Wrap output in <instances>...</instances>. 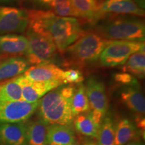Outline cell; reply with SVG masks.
Returning <instances> with one entry per match:
<instances>
[{
    "label": "cell",
    "mask_w": 145,
    "mask_h": 145,
    "mask_svg": "<svg viewBox=\"0 0 145 145\" xmlns=\"http://www.w3.org/2000/svg\"><path fill=\"white\" fill-rule=\"evenodd\" d=\"M74 84L59 86L43 96L39 101L40 120L47 126H70L75 118L72 111L71 99L75 90Z\"/></svg>",
    "instance_id": "cell-1"
},
{
    "label": "cell",
    "mask_w": 145,
    "mask_h": 145,
    "mask_svg": "<svg viewBox=\"0 0 145 145\" xmlns=\"http://www.w3.org/2000/svg\"><path fill=\"white\" fill-rule=\"evenodd\" d=\"M43 26L50 34L56 48L61 53H63L85 34L77 18L60 17L52 11L47 12Z\"/></svg>",
    "instance_id": "cell-2"
},
{
    "label": "cell",
    "mask_w": 145,
    "mask_h": 145,
    "mask_svg": "<svg viewBox=\"0 0 145 145\" xmlns=\"http://www.w3.org/2000/svg\"><path fill=\"white\" fill-rule=\"evenodd\" d=\"M97 31L109 40L144 42V22L138 18L118 17L108 20L97 26Z\"/></svg>",
    "instance_id": "cell-3"
},
{
    "label": "cell",
    "mask_w": 145,
    "mask_h": 145,
    "mask_svg": "<svg viewBox=\"0 0 145 145\" xmlns=\"http://www.w3.org/2000/svg\"><path fill=\"white\" fill-rule=\"evenodd\" d=\"M109 42L97 33H85L63 54L70 63L83 66L96 62Z\"/></svg>",
    "instance_id": "cell-4"
},
{
    "label": "cell",
    "mask_w": 145,
    "mask_h": 145,
    "mask_svg": "<svg viewBox=\"0 0 145 145\" xmlns=\"http://www.w3.org/2000/svg\"><path fill=\"white\" fill-rule=\"evenodd\" d=\"M28 47L25 54L30 65L51 63L57 54V48L47 30L27 28Z\"/></svg>",
    "instance_id": "cell-5"
},
{
    "label": "cell",
    "mask_w": 145,
    "mask_h": 145,
    "mask_svg": "<svg viewBox=\"0 0 145 145\" xmlns=\"http://www.w3.org/2000/svg\"><path fill=\"white\" fill-rule=\"evenodd\" d=\"M144 48V42L110 40L101 52V64L107 67L124 65L130 55Z\"/></svg>",
    "instance_id": "cell-6"
},
{
    "label": "cell",
    "mask_w": 145,
    "mask_h": 145,
    "mask_svg": "<svg viewBox=\"0 0 145 145\" xmlns=\"http://www.w3.org/2000/svg\"><path fill=\"white\" fill-rule=\"evenodd\" d=\"M39 101L30 103L23 99L0 102V122H24L37 110Z\"/></svg>",
    "instance_id": "cell-7"
},
{
    "label": "cell",
    "mask_w": 145,
    "mask_h": 145,
    "mask_svg": "<svg viewBox=\"0 0 145 145\" xmlns=\"http://www.w3.org/2000/svg\"><path fill=\"white\" fill-rule=\"evenodd\" d=\"M28 24L26 10L0 7V35L21 33L26 30Z\"/></svg>",
    "instance_id": "cell-8"
},
{
    "label": "cell",
    "mask_w": 145,
    "mask_h": 145,
    "mask_svg": "<svg viewBox=\"0 0 145 145\" xmlns=\"http://www.w3.org/2000/svg\"><path fill=\"white\" fill-rule=\"evenodd\" d=\"M21 88L22 99L30 103L39 101L50 91L63 86L58 81H40L30 80L23 75L18 76Z\"/></svg>",
    "instance_id": "cell-9"
},
{
    "label": "cell",
    "mask_w": 145,
    "mask_h": 145,
    "mask_svg": "<svg viewBox=\"0 0 145 145\" xmlns=\"http://www.w3.org/2000/svg\"><path fill=\"white\" fill-rule=\"evenodd\" d=\"M85 88L91 110L106 116L109 104L104 83L97 78L91 77L87 81Z\"/></svg>",
    "instance_id": "cell-10"
},
{
    "label": "cell",
    "mask_w": 145,
    "mask_h": 145,
    "mask_svg": "<svg viewBox=\"0 0 145 145\" xmlns=\"http://www.w3.org/2000/svg\"><path fill=\"white\" fill-rule=\"evenodd\" d=\"M65 71L52 63H45L30 67L22 75L30 80L58 81L64 84Z\"/></svg>",
    "instance_id": "cell-11"
},
{
    "label": "cell",
    "mask_w": 145,
    "mask_h": 145,
    "mask_svg": "<svg viewBox=\"0 0 145 145\" xmlns=\"http://www.w3.org/2000/svg\"><path fill=\"white\" fill-rule=\"evenodd\" d=\"M104 116L100 112L91 110L86 113L76 116L73 120L74 126L81 135L97 138L99 126Z\"/></svg>",
    "instance_id": "cell-12"
},
{
    "label": "cell",
    "mask_w": 145,
    "mask_h": 145,
    "mask_svg": "<svg viewBox=\"0 0 145 145\" xmlns=\"http://www.w3.org/2000/svg\"><path fill=\"white\" fill-rule=\"evenodd\" d=\"M0 142L3 145H28L26 123L0 124Z\"/></svg>",
    "instance_id": "cell-13"
},
{
    "label": "cell",
    "mask_w": 145,
    "mask_h": 145,
    "mask_svg": "<svg viewBox=\"0 0 145 145\" xmlns=\"http://www.w3.org/2000/svg\"><path fill=\"white\" fill-rule=\"evenodd\" d=\"M30 67V63L22 56L0 57V81L22 75Z\"/></svg>",
    "instance_id": "cell-14"
},
{
    "label": "cell",
    "mask_w": 145,
    "mask_h": 145,
    "mask_svg": "<svg viewBox=\"0 0 145 145\" xmlns=\"http://www.w3.org/2000/svg\"><path fill=\"white\" fill-rule=\"evenodd\" d=\"M101 12L106 14L144 16V10L135 0H105L100 4Z\"/></svg>",
    "instance_id": "cell-15"
},
{
    "label": "cell",
    "mask_w": 145,
    "mask_h": 145,
    "mask_svg": "<svg viewBox=\"0 0 145 145\" xmlns=\"http://www.w3.org/2000/svg\"><path fill=\"white\" fill-rule=\"evenodd\" d=\"M26 37L17 34L0 35V57L22 56L28 50Z\"/></svg>",
    "instance_id": "cell-16"
},
{
    "label": "cell",
    "mask_w": 145,
    "mask_h": 145,
    "mask_svg": "<svg viewBox=\"0 0 145 145\" xmlns=\"http://www.w3.org/2000/svg\"><path fill=\"white\" fill-rule=\"evenodd\" d=\"M126 86L121 93L122 102L134 113L142 116L145 112V99L139 84Z\"/></svg>",
    "instance_id": "cell-17"
},
{
    "label": "cell",
    "mask_w": 145,
    "mask_h": 145,
    "mask_svg": "<svg viewBox=\"0 0 145 145\" xmlns=\"http://www.w3.org/2000/svg\"><path fill=\"white\" fill-rule=\"evenodd\" d=\"M75 17L89 22H95L104 14L97 0H71Z\"/></svg>",
    "instance_id": "cell-18"
},
{
    "label": "cell",
    "mask_w": 145,
    "mask_h": 145,
    "mask_svg": "<svg viewBox=\"0 0 145 145\" xmlns=\"http://www.w3.org/2000/svg\"><path fill=\"white\" fill-rule=\"evenodd\" d=\"M48 145H70L75 142V136L71 126L64 125L47 126Z\"/></svg>",
    "instance_id": "cell-19"
},
{
    "label": "cell",
    "mask_w": 145,
    "mask_h": 145,
    "mask_svg": "<svg viewBox=\"0 0 145 145\" xmlns=\"http://www.w3.org/2000/svg\"><path fill=\"white\" fill-rule=\"evenodd\" d=\"M28 145H48L47 125L41 120L26 123Z\"/></svg>",
    "instance_id": "cell-20"
},
{
    "label": "cell",
    "mask_w": 145,
    "mask_h": 145,
    "mask_svg": "<svg viewBox=\"0 0 145 145\" xmlns=\"http://www.w3.org/2000/svg\"><path fill=\"white\" fill-rule=\"evenodd\" d=\"M137 135V128L129 119H121L115 124V145H125Z\"/></svg>",
    "instance_id": "cell-21"
},
{
    "label": "cell",
    "mask_w": 145,
    "mask_h": 145,
    "mask_svg": "<svg viewBox=\"0 0 145 145\" xmlns=\"http://www.w3.org/2000/svg\"><path fill=\"white\" fill-rule=\"evenodd\" d=\"M22 99L21 88L18 77L0 81V102Z\"/></svg>",
    "instance_id": "cell-22"
},
{
    "label": "cell",
    "mask_w": 145,
    "mask_h": 145,
    "mask_svg": "<svg viewBox=\"0 0 145 145\" xmlns=\"http://www.w3.org/2000/svg\"><path fill=\"white\" fill-rule=\"evenodd\" d=\"M124 65L123 71L140 78H144L145 74L144 48L130 55Z\"/></svg>",
    "instance_id": "cell-23"
},
{
    "label": "cell",
    "mask_w": 145,
    "mask_h": 145,
    "mask_svg": "<svg viewBox=\"0 0 145 145\" xmlns=\"http://www.w3.org/2000/svg\"><path fill=\"white\" fill-rule=\"evenodd\" d=\"M96 138L99 145H115V124L110 115L103 118Z\"/></svg>",
    "instance_id": "cell-24"
},
{
    "label": "cell",
    "mask_w": 145,
    "mask_h": 145,
    "mask_svg": "<svg viewBox=\"0 0 145 145\" xmlns=\"http://www.w3.org/2000/svg\"><path fill=\"white\" fill-rule=\"evenodd\" d=\"M71 107L72 114L75 117L91 110L85 86L81 83H78L77 87H75L71 99Z\"/></svg>",
    "instance_id": "cell-25"
},
{
    "label": "cell",
    "mask_w": 145,
    "mask_h": 145,
    "mask_svg": "<svg viewBox=\"0 0 145 145\" xmlns=\"http://www.w3.org/2000/svg\"><path fill=\"white\" fill-rule=\"evenodd\" d=\"M49 5L56 16L75 18L71 0H53Z\"/></svg>",
    "instance_id": "cell-26"
},
{
    "label": "cell",
    "mask_w": 145,
    "mask_h": 145,
    "mask_svg": "<svg viewBox=\"0 0 145 145\" xmlns=\"http://www.w3.org/2000/svg\"><path fill=\"white\" fill-rule=\"evenodd\" d=\"M83 81V76L78 69L65 71L64 84H78Z\"/></svg>",
    "instance_id": "cell-27"
},
{
    "label": "cell",
    "mask_w": 145,
    "mask_h": 145,
    "mask_svg": "<svg viewBox=\"0 0 145 145\" xmlns=\"http://www.w3.org/2000/svg\"><path fill=\"white\" fill-rule=\"evenodd\" d=\"M114 80L124 86H130L138 83L134 75L128 72H118L114 75Z\"/></svg>",
    "instance_id": "cell-28"
},
{
    "label": "cell",
    "mask_w": 145,
    "mask_h": 145,
    "mask_svg": "<svg viewBox=\"0 0 145 145\" xmlns=\"http://www.w3.org/2000/svg\"><path fill=\"white\" fill-rule=\"evenodd\" d=\"M81 145H99L97 140L94 139V138H90L85 139L81 143Z\"/></svg>",
    "instance_id": "cell-29"
},
{
    "label": "cell",
    "mask_w": 145,
    "mask_h": 145,
    "mask_svg": "<svg viewBox=\"0 0 145 145\" xmlns=\"http://www.w3.org/2000/svg\"><path fill=\"white\" fill-rule=\"evenodd\" d=\"M137 124L138 128H140L141 130H143V131H144V118H138Z\"/></svg>",
    "instance_id": "cell-30"
},
{
    "label": "cell",
    "mask_w": 145,
    "mask_h": 145,
    "mask_svg": "<svg viewBox=\"0 0 145 145\" xmlns=\"http://www.w3.org/2000/svg\"><path fill=\"white\" fill-rule=\"evenodd\" d=\"M36 2L40 3V4H42V5H50V3L52 2L53 0H34Z\"/></svg>",
    "instance_id": "cell-31"
},
{
    "label": "cell",
    "mask_w": 145,
    "mask_h": 145,
    "mask_svg": "<svg viewBox=\"0 0 145 145\" xmlns=\"http://www.w3.org/2000/svg\"><path fill=\"white\" fill-rule=\"evenodd\" d=\"M125 145H144L142 144V142L138 140H134V141H130V142H128Z\"/></svg>",
    "instance_id": "cell-32"
},
{
    "label": "cell",
    "mask_w": 145,
    "mask_h": 145,
    "mask_svg": "<svg viewBox=\"0 0 145 145\" xmlns=\"http://www.w3.org/2000/svg\"><path fill=\"white\" fill-rule=\"evenodd\" d=\"M70 145H80V144H79V143H78L77 142H76V141H75V142H74L73 143H72V144H71Z\"/></svg>",
    "instance_id": "cell-33"
},
{
    "label": "cell",
    "mask_w": 145,
    "mask_h": 145,
    "mask_svg": "<svg viewBox=\"0 0 145 145\" xmlns=\"http://www.w3.org/2000/svg\"><path fill=\"white\" fill-rule=\"evenodd\" d=\"M10 0H0V1H8Z\"/></svg>",
    "instance_id": "cell-34"
}]
</instances>
